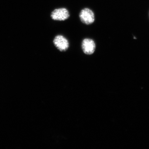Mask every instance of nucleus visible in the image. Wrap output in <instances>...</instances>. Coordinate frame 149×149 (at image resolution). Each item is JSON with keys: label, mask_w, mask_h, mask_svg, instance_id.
I'll use <instances>...</instances> for the list:
<instances>
[{"label": "nucleus", "mask_w": 149, "mask_h": 149, "mask_svg": "<svg viewBox=\"0 0 149 149\" xmlns=\"http://www.w3.org/2000/svg\"><path fill=\"white\" fill-rule=\"evenodd\" d=\"M70 16L69 11L65 8H56L52 12L51 17L55 21H65Z\"/></svg>", "instance_id": "nucleus-2"}, {"label": "nucleus", "mask_w": 149, "mask_h": 149, "mask_svg": "<svg viewBox=\"0 0 149 149\" xmlns=\"http://www.w3.org/2000/svg\"><path fill=\"white\" fill-rule=\"evenodd\" d=\"M53 44L61 52H66L70 47L68 40L61 35H57L55 37L53 40Z\"/></svg>", "instance_id": "nucleus-3"}, {"label": "nucleus", "mask_w": 149, "mask_h": 149, "mask_svg": "<svg viewBox=\"0 0 149 149\" xmlns=\"http://www.w3.org/2000/svg\"><path fill=\"white\" fill-rule=\"evenodd\" d=\"M80 21L86 25L93 24L95 21V15L91 9L85 8L80 11L79 13Z\"/></svg>", "instance_id": "nucleus-1"}, {"label": "nucleus", "mask_w": 149, "mask_h": 149, "mask_svg": "<svg viewBox=\"0 0 149 149\" xmlns=\"http://www.w3.org/2000/svg\"><path fill=\"white\" fill-rule=\"evenodd\" d=\"M81 48L84 54L88 55H91L94 54L95 51L96 43L93 39L85 38L81 43Z\"/></svg>", "instance_id": "nucleus-4"}]
</instances>
